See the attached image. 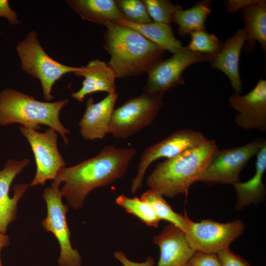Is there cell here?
<instances>
[{"label": "cell", "instance_id": "cell-1", "mask_svg": "<svg viewBox=\"0 0 266 266\" xmlns=\"http://www.w3.org/2000/svg\"><path fill=\"white\" fill-rule=\"evenodd\" d=\"M134 148L103 147L96 156L74 166L61 168L51 186L59 187L68 204L81 208L88 194L97 188L107 186L123 176L135 156Z\"/></svg>", "mask_w": 266, "mask_h": 266}, {"label": "cell", "instance_id": "cell-2", "mask_svg": "<svg viewBox=\"0 0 266 266\" xmlns=\"http://www.w3.org/2000/svg\"><path fill=\"white\" fill-rule=\"evenodd\" d=\"M105 26L103 48L110 56L107 65L116 77L148 73L163 60L164 50L138 32L115 23Z\"/></svg>", "mask_w": 266, "mask_h": 266}, {"label": "cell", "instance_id": "cell-3", "mask_svg": "<svg viewBox=\"0 0 266 266\" xmlns=\"http://www.w3.org/2000/svg\"><path fill=\"white\" fill-rule=\"evenodd\" d=\"M218 149L216 142L207 139L200 145L159 163L147 179L151 189L173 198L187 194L191 186L199 181Z\"/></svg>", "mask_w": 266, "mask_h": 266}, {"label": "cell", "instance_id": "cell-4", "mask_svg": "<svg viewBox=\"0 0 266 266\" xmlns=\"http://www.w3.org/2000/svg\"><path fill=\"white\" fill-rule=\"evenodd\" d=\"M68 102L67 99L41 101L15 89H4L0 92V126L18 123L38 131L40 125H46L59 133L67 144L66 134L70 132L60 122L59 114Z\"/></svg>", "mask_w": 266, "mask_h": 266}, {"label": "cell", "instance_id": "cell-5", "mask_svg": "<svg viewBox=\"0 0 266 266\" xmlns=\"http://www.w3.org/2000/svg\"><path fill=\"white\" fill-rule=\"evenodd\" d=\"M16 50L21 69L40 81L44 99L47 101L54 99L51 92L55 83L64 75L78 69L62 64L49 56L41 46L35 31H31L19 42Z\"/></svg>", "mask_w": 266, "mask_h": 266}, {"label": "cell", "instance_id": "cell-6", "mask_svg": "<svg viewBox=\"0 0 266 266\" xmlns=\"http://www.w3.org/2000/svg\"><path fill=\"white\" fill-rule=\"evenodd\" d=\"M163 95L143 93L114 109L108 133L126 138L149 125L163 104Z\"/></svg>", "mask_w": 266, "mask_h": 266}, {"label": "cell", "instance_id": "cell-7", "mask_svg": "<svg viewBox=\"0 0 266 266\" xmlns=\"http://www.w3.org/2000/svg\"><path fill=\"white\" fill-rule=\"evenodd\" d=\"M244 228L241 220L219 223L204 219L195 222L188 218L185 233L194 250L217 254L229 248L230 244L243 233Z\"/></svg>", "mask_w": 266, "mask_h": 266}, {"label": "cell", "instance_id": "cell-8", "mask_svg": "<svg viewBox=\"0 0 266 266\" xmlns=\"http://www.w3.org/2000/svg\"><path fill=\"white\" fill-rule=\"evenodd\" d=\"M47 206V216L42 221L44 230L51 232L60 246V255L57 261L60 266H81V255L73 249L70 242V232L67 221L68 205L62 201L63 196L59 187L46 188L43 194Z\"/></svg>", "mask_w": 266, "mask_h": 266}, {"label": "cell", "instance_id": "cell-9", "mask_svg": "<svg viewBox=\"0 0 266 266\" xmlns=\"http://www.w3.org/2000/svg\"><path fill=\"white\" fill-rule=\"evenodd\" d=\"M22 134L28 141L36 164V172L30 186L43 185L48 180H54L66 163L57 146L58 134L52 129L44 133L20 126Z\"/></svg>", "mask_w": 266, "mask_h": 266}, {"label": "cell", "instance_id": "cell-10", "mask_svg": "<svg viewBox=\"0 0 266 266\" xmlns=\"http://www.w3.org/2000/svg\"><path fill=\"white\" fill-rule=\"evenodd\" d=\"M264 140H255L235 148L218 149L199 181L212 184L238 183L242 168L256 155Z\"/></svg>", "mask_w": 266, "mask_h": 266}, {"label": "cell", "instance_id": "cell-11", "mask_svg": "<svg viewBox=\"0 0 266 266\" xmlns=\"http://www.w3.org/2000/svg\"><path fill=\"white\" fill-rule=\"evenodd\" d=\"M207 139L200 132L183 129L146 148L140 156L136 174L132 180V193L135 194L141 187L145 173L155 161L162 158H173L187 149L200 145Z\"/></svg>", "mask_w": 266, "mask_h": 266}, {"label": "cell", "instance_id": "cell-12", "mask_svg": "<svg viewBox=\"0 0 266 266\" xmlns=\"http://www.w3.org/2000/svg\"><path fill=\"white\" fill-rule=\"evenodd\" d=\"M210 55L189 50L186 46L170 58L162 61L148 73L143 93L164 95L170 88L184 84L183 71L191 65L200 62H210Z\"/></svg>", "mask_w": 266, "mask_h": 266}, {"label": "cell", "instance_id": "cell-13", "mask_svg": "<svg viewBox=\"0 0 266 266\" xmlns=\"http://www.w3.org/2000/svg\"><path fill=\"white\" fill-rule=\"evenodd\" d=\"M231 106L239 113L234 122L245 130L266 131V80L260 79L245 95L235 92L229 98Z\"/></svg>", "mask_w": 266, "mask_h": 266}, {"label": "cell", "instance_id": "cell-14", "mask_svg": "<svg viewBox=\"0 0 266 266\" xmlns=\"http://www.w3.org/2000/svg\"><path fill=\"white\" fill-rule=\"evenodd\" d=\"M30 163L28 159L8 160L0 170V232L6 233L7 227L16 219L17 204L29 185L16 184L12 198L9 195L10 185L15 177Z\"/></svg>", "mask_w": 266, "mask_h": 266}, {"label": "cell", "instance_id": "cell-15", "mask_svg": "<svg viewBox=\"0 0 266 266\" xmlns=\"http://www.w3.org/2000/svg\"><path fill=\"white\" fill-rule=\"evenodd\" d=\"M153 242L160 249L157 266H186L195 252L189 244L185 232L171 224L154 236Z\"/></svg>", "mask_w": 266, "mask_h": 266}, {"label": "cell", "instance_id": "cell-16", "mask_svg": "<svg viewBox=\"0 0 266 266\" xmlns=\"http://www.w3.org/2000/svg\"><path fill=\"white\" fill-rule=\"evenodd\" d=\"M116 92L108 94L98 102L92 97L86 101V107L79 123L80 133L86 140L102 139L108 133L114 107L118 98Z\"/></svg>", "mask_w": 266, "mask_h": 266}, {"label": "cell", "instance_id": "cell-17", "mask_svg": "<svg viewBox=\"0 0 266 266\" xmlns=\"http://www.w3.org/2000/svg\"><path fill=\"white\" fill-rule=\"evenodd\" d=\"M247 39L245 29H240L226 39L219 51L213 56L211 65L213 68L223 71L229 79L235 92H242V81L239 72L241 50Z\"/></svg>", "mask_w": 266, "mask_h": 266}, {"label": "cell", "instance_id": "cell-18", "mask_svg": "<svg viewBox=\"0 0 266 266\" xmlns=\"http://www.w3.org/2000/svg\"><path fill=\"white\" fill-rule=\"evenodd\" d=\"M74 73L84 78L82 86L71 96L80 102H83L85 97L97 92H105L108 94L116 92L115 74L105 62L96 59L90 61L87 65L78 67Z\"/></svg>", "mask_w": 266, "mask_h": 266}, {"label": "cell", "instance_id": "cell-19", "mask_svg": "<svg viewBox=\"0 0 266 266\" xmlns=\"http://www.w3.org/2000/svg\"><path fill=\"white\" fill-rule=\"evenodd\" d=\"M68 6L85 20L105 26L124 19L116 0H67Z\"/></svg>", "mask_w": 266, "mask_h": 266}, {"label": "cell", "instance_id": "cell-20", "mask_svg": "<svg viewBox=\"0 0 266 266\" xmlns=\"http://www.w3.org/2000/svg\"><path fill=\"white\" fill-rule=\"evenodd\" d=\"M256 170L254 176L249 180L240 181L233 185L237 195L236 209L246 206L262 200L265 195V187L263 182L266 169V141L265 140L256 154Z\"/></svg>", "mask_w": 266, "mask_h": 266}, {"label": "cell", "instance_id": "cell-21", "mask_svg": "<svg viewBox=\"0 0 266 266\" xmlns=\"http://www.w3.org/2000/svg\"><path fill=\"white\" fill-rule=\"evenodd\" d=\"M114 23L134 30L164 50H166L173 54L181 51L184 48L175 36L170 25L155 22L138 24L125 19L118 20Z\"/></svg>", "mask_w": 266, "mask_h": 266}, {"label": "cell", "instance_id": "cell-22", "mask_svg": "<svg viewBox=\"0 0 266 266\" xmlns=\"http://www.w3.org/2000/svg\"><path fill=\"white\" fill-rule=\"evenodd\" d=\"M247 33V50L252 51L256 41L266 49V2L248 5L241 9Z\"/></svg>", "mask_w": 266, "mask_h": 266}, {"label": "cell", "instance_id": "cell-23", "mask_svg": "<svg viewBox=\"0 0 266 266\" xmlns=\"http://www.w3.org/2000/svg\"><path fill=\"white\" fill-rule=\"evenodd\" d=\"M211 2L210 0L198 1L189 9L176 11L173 23L179 26V35L184 36L196 31L205 30L206 19L212 12L210 6Z\"/></svg>", "mask_w": 266, "mask_h": 266}, {"label": "cell", "instance_id": "cell-24", "mask_svg": "<svg viewBox=\"0 0 266 266\" xmlns=\"http://www.w3.org/2000/svg\"><path fill=\"white\" fill-rule=\"evenodd\" d=\"M140 199L151 205L160 220L168 221L185 233L188 217L173 211L162 194L150 189L142 194Z\"/></svg>", "mask_w": 266, "mask_h": 266}, {"label": "cell", "instance_id": "cell-25", "mask_svg": "<svg viewBox=\"0 0 266 266\" xmlns=\"http://www.w3.org/2000/svg\"><path fill=\"white\" fill-rule=\"evenodd\" d=\"M116 203L125 210L140 219L149 227L157 228L160 222L151 205L140 198H130L121 195L115 199Z\"/></svg>", "mask_w": 266, "mask_h": 266}, {"label": "cell", "instance_id": "cell-26", "mask_svg": "<svg viewBox=\"0 0 266 266\" xmlns=\"http://www.w3.org/2000/svg\"><path fill=\"white\" fill-rule=\"evenodd\" d=\"M142 1L151 19L155 22L170 25L174 22L176 11L182 9L181 6L167 0H143Z\"/></svg>", "mask_w": 266, "mask_h": 266}, {"label": "cell", "instance_id": "cell-27", "mask_svg": "<svg viewBox=\"0 0 266 266\" xmlns=\"http://www.w3.org/2000/svg\"><path fill=\"white\" fill-rule=\"evenodd\" d=\"M191 38L186 47L190 50L198 53L207 54L212 57L221 49L223 42L214 34L206 30L193 32L190 34Z\"/></svg>", "mask_w": 266, "mask_h": 266}, {"label": "cell", "instance_id": "cell-28", "mask_svg": "<svg viewBox=\"0 0 266 266\" xmlns=\"http://www.w3.org/2000/svg\"><path fill=\"white\" fill-rule=\"evenodd\" d=\"M116 2L124 16V19L138 24L152 22L142 0H116Z\"/></svg>", "mask_w": 266, "mask_h": 266}, {"label": "cell", "instance_id": "cell-29", "mask_svg": "<svg viewBox=\"0 0 266 266\" xmlns=\"http://www.w3.org/2000/svg\"><path fill=\"white\" fill-rule=\"evenodd\" d=\"M186 266H221L215 253L195 251Z\"/></svg>", "mask_w": 266, "mask_h": 266}, {"label": "cell", "instance_id": "cell-30", "mask_svg": "<svg viewBox=\"0 0 266 266\" xmlns=\"http://www.w3.org/2000/svg\"><path fill=\"white\" fill-rule=\"evenodd\" d=\"M221 266H251L246 260L233 252L230 248L217 254Z\"/></svg>", "mask_w": 266, "mask_h": 266}, {"label": "cell", "instance_id": "cell-31", "mask_svg": "<svg viewBox=\"0 0 266 266\" xmlns=\"http://www.w3.org/2000/svg\"><path fill=\"white\" fill-rule=\"evenodd\" d=\"M6 18L11 25H18L21 23L16 12L10 6L8 0H0V17Z\"/></svg>", "mask_w": 266, "mask_h": 266}, {"label": "cell", "instance_id": "cell-32", "mask_svg": "<svg viewBox=\"0 0 266 266\" xmlns=\"http://www.w3.org/2000/svg\"><path fill=\"white\" fill-rule=\"evenodd\" d=\"M114 257L120 262L123 266H154V259L148 256L144 262H135L129 260L124 252L122 250H118L114 253Z\"/></svg>", "mask_w": 266, "mask_h": 266}, {"label": "cell", "instance_id": "cell-33", "mask_svg": "<svg viewBox=\"0 0 266 266\" xmlns=\"http://www.w3.org/2000/svg\"><path fill=\"white\" fill-rule=\"evenodd\" d=\"M263 1L260 0H229L224 1V2L229 12H235L248 5L259 3Z\"/></svg>", "mask_w": 266, "mask_h": 266}, {"label": "cell", "instance_id": "cell-34", "mask_svg": "<svg viewBox=\"0 0 266 266\" xmlns=\"http://www.w3.org/2000/svg\"><path fill=\"white\" fill-rule=\"evenodd\" d=\"M9 236L6 233L0 232V266H2L1 260V251L3 248L7 246L9 244Z\"/></svg>", "mask_w": 266, "mask_h": 266}]
</instances>
